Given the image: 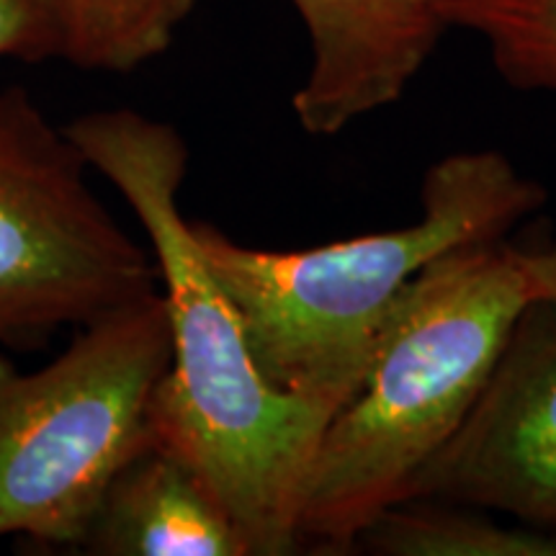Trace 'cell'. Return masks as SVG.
Wrapping results in <instances>:
<instances>
[{"label":"cell","mask_w":556,"mask_h":556,"mask_svg":"<svg viewBox=\"0 0 556 556\" xmlns=\"http://www.w3.org/2000/svg\"><path fill=\"white\" fill-rule=\"evenodd\" d=\"M526 270L531 278L533 302L536 299H556V245L526 253Z\"/></svg>","instance_id":"13"},{"label":"cell","mask_w":556,"mask_h":556,"mask_svg":"<svg viewBox=\"0 0 556 556\" xmlns=\"http://www.w3.org/2000/svg\"><path fill=\"white\" fill-rule=\"evenodd\" d=\"M65 129L129 204L163 283L170 361L152 433L199 471L248 556L294 554L304 479L336 413L261 374L238 309L180 214L189 148L178 129L131 109L90 111Z\"/></svg>","instance_id":"1"},{"label":"cell","mask_w":556,"mask_h":556,"mask_svg":"<svg viewBox=\"0 0 556 556\" xmlns=\"http://www.w3.org/2000/svg\"><path fill=\"white\" fill-rule=\"evenodd\" d=\"M75 67L131 73L173 45L197 0H62Z\"/></svg>","instance_id":"10"},{"label":"cell","mask_w":556,"mask_h":556,"mask_svg":"<svg viewBox=\"0 0 556 556\" xmlns=\"http://www.w3.org/2000/svg\"><path fill=\"white\" fill-rule=\"evenodd\" d=\"M78 548L101 556H248L199 471L155 433L111 479Z\"/></svg>","instance_id":"8"},{"label":"cell","mask_w":556,"mask_h":556,"mask_svg":"<svg viewBox=\"0 0 556 556\" xmlns=\"http://www.w3.org/2000/svg\"><path fill=\"white\" fill-rule=\"evenodd\" d=\"M168 361L160 291L83 325L39 371L0 356V539L80 546L109 482L152 438Z\"/></svg>","instance_id":"4"},{"label":"cell","mask_w":556,"mask_h":556,"mask_svg":"<svg viewBox=\"0 0 556 556\" xmlns=\"http://www.w3.org/2000/svg\"><path fill=\"white\" fill-rule=\"evenodd\" d=\"M446 16L486 41L507 83L556 90V0H446Z\"/></svg>","instance_id":"11"},{"label":"cell","mask_w":556,"mask_h":556,"mask_svg":"<svg viewBox=\"0 0 556 556\" xmlns=\"http://www.w3.org/2000/svg\"><path fill=\"white\" fill-rule=\"evenodd\" d=\"M356 546L381 556H556V531L523 520L505 526L469 505L415 497L387 507Z\"/></svg>","instance_id":"9"},{"label":"cell","mask_w":556,"mask_h":556,"mask_svg":"<svg viewBox=\"0 0 556 556\" xmlns=\"http://www.w3.org/2000/svg\"><path fill=\"white\" fill-rule=\"evenodd\" d=\"M312 62L294 93L304 131L332 137L405 93L448 29L446 0H291Z\"/></svg>","instance_id":"7"},{"label":"cell","mask_w":556,"mask_h":556,"mask_svg":"<svg viewBox=\"0 0 556 556\" xmlns=\"http://www.w3.org/2000/svg\"><path fill=\"white\" fill-rule=\"evenodd\" d=\"M67 54L62 0H0V58L45 62Z\"/></svg>","instance_id":"12"},{"label":"cell","mask_w":556,"mask_h":556,"mask_svg":"<svg viewBox=\"0 0 556 556\" xmlns=\"http://www.w3.org/2000/svg\"><path fill=\"white\" fill-rule=\"evenodd\" d=\"M415 497L556 531V299L518 317L469 415L415 479Z\"/></svg>","instance_id":"6"},{"label":"cell","mask_w":556,"mask_h":556,"mask_svg":"<svg viewBox=\"0 0 556 556\" xmlns=\"http://www.w3.org/2000/svg\"><path fill=\"white\" fill-rule=\"evenodd\" d=\"M533 302L503 240L430 263L389 319L366 377L332 415L299 500V541L343 554L448 443Z\"/></svg>","instance_id":"3"},{"label":"cell","mask_w":556,"mask_h":556,"mask_svg":"<svg viewBox=\"0 0 556 556\" xmlns=\"http://www.w3.org/2000/svg\"><path fill=\"white\" fill-rule=\"evenodd\" d=\"M544 199L503 152H456L428 170L409 227L307 250L248 248L206 222L191 229L263 377L338 413L415 278L451 250L503 240Z\"/></svg>","instance_id":"2"},{"label":"cell","mask_w":556,"mask_h":556,"mask_svg":"<svg viewBox=\"0 0 556 556\" xmlns=\"http://www.w3.org/2000/svg\"><path fill=\"white\" fill-rule=\"evenodd\" d=\"M88 170L29 90H0V345L34 348L157 291L152 250L96 197Z\"/></svg>","instance_id":"5"}]
</instances>
